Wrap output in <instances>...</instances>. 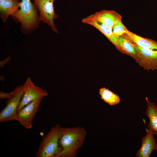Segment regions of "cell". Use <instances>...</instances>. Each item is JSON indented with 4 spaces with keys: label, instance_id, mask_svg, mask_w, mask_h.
<instances>
[{
    "label": "cell",
    "instance_id": "cell-1",
    "mask_svg": "<svg viewBox=\"0 0 157 157\" xmlns=\"http://www.w3.org/2000/svg\"><path fill=\"white\" fill-rule=\"evenodd\" d=\"M87 134L83 127L61 128L59 141L61 151L56 157H75L84 144Z\"/></svg>",
    "mask_w": 157,
    "mask_h": 157
},
{
    "label": "cell",
    "instance_id": "cell-2",
    "mask_svg": "<svg viewBox=\"0 0 157 157\" xmlns=\"http://www.w3.org/2000/svg\"><path fill=\"white\" fill-rule=\"evenodd\" d=\"M38 10L30 0H22L20 9L11 16L15 21L21 24L22 32L28 33L39 26L40 21Z\"/></svg>",
    "mask_w": 157,
    "mask_h": 157
},
{
    "label": "cell",
    "instance_id": "cell-3",
    "mask_svg": "<svg viewBox=\"0 0 157 157\" xmlns=\"http://www.w3.org/2000/svg\"><path fill=\"white\" fill-rule=\"evenodd\" d=\"M61 128L57 124L52 127L44 137L35 154L37 157H56L61 151L59 141L61 134Z\"/></svg>",
    "mask_w": 157,
    "mask_h": 157
},
{
    "label": "cell",
    "instance_id": "cell-4",
    "mask_svg": "<svg viewBox=\"0 0 157 157\" xmlns=\"http://www.w3.org/2000/svg\"><path fill=\"white\" fill-rule=\"evenodd\" d=\"M23 93L22 85L17 86L10 92H0V98L7 99V105L0 113V123L15 120Z\"/></svg>",
    "mask_w": 157,
    "mask_h": 157
},
{
    "label": "cell",
    "instance_id": "cell-5",
    "mask_svg": "<svg viewBox=\"0 0 157 157\" xmlns=\"http://www.w3.org/2000/svg\"><path fill=\"white\" fill-rule=\"evenodd\" d=\"M33 4L39 12L40 21L46 23L51 30L56 33L59 31L54 22V19L58 17L55 13L54 2L56 0H32Z\"/></svg>",
    "mask_w": 157,
    "mask_h": 157
},
{
    "label": "cell",
    "instance_id": "cell-6",
    "mask_svg": "<svg viewBox=\"0 0 157 157\" xmlns=\"http://www.w3.org/2000/svg\"><path fill=\"white\" fill-rule=\"evenodd\" d=\"M133 43L136 52L133 59L136 63L145 70H157V50L143 48Z\"/></svg>",
    "mask_w": 157,
    "mask_h": 157
},
{
    "label": "cell",
    "instance_id": "cell-7",
    "mask_svg": "<svg viewBox=\"0 0 157 157\" xmlns=\"http://www.w3.org/2000/svg\"><path fill=\"white\" fill-rule=\"evenodd\" d=\"M23 94L18 109V112L30 102L42 99L48 95L47 92L42 88L35 85L28 77L22 85Z\"/></svg>",
    "mask_w": 157,
    "mask_h": 157
},
{
    "label": "cell",
    "instance_id": "cell-8",
    "mask_svg": "<svg viewBox=\"0 0 157 157\" xmlns=\"http://www.w3.org/2000/svg\"><path fill=\"white\" fill-rule=\"evenodd\" d=\"M42 99L33 101L20 110L15 120L27 129L32 128L33 119L38 110Z\"/></svg>",
    "mask_w": 157,
    "mask_h": 157
},
{
    "label": "cell",
    "instance_id": "cell-9",
    "mask_svg": "<svg viewBox=\"0 0 157 157\" xmlns=\"http://www.w3.org/2000/svg\"><path fill=\"white\" fill-rule=\"evenodd\" d=\"M82 22L83 23L91 25L99 30L105 35L115 46L116 48L119 50L118 36L113 33L112 28L100 21L94 14L83 18Z\"/></svg>",
    "mask_w": 157,
    "mask_h": 157
},
{
    "label": "cell",
    "instance_id": "cell-10",
    "mask_svg": "<svg viewBox=\"0 0 157 157\" xmlns=\"http://www.w3.org/2000/svg\"><path fill=\"white\" fill-rule=\"evenodd\" d=\"M147 134L142 140V145L137 151V157H149L152 152L157 150V144L154 138L155 132L148 128Z\"/></svg>",
    "mask_w": 157,
    "mask_h": 157
},
{
    "label": "cell",
    "instance_id": "cell-11",
    "mask_svg": "<svg viewBox=\"0 0 157 157\" xmlns=\"http://www.w3.org/2000/svg\"><path fill=\"white\" fill-rule=\"evenodd\" d=\"M20 4L18 0H0V16L3 22L19 10Z\"/></svg>",
    "mask_w": 157,
    "mask_h": 157
},
{
    "label": "cell",
    "instance_id": "cell-12",
    "mask_svg": "<svg viewBox=\"0 0 157 157\" xmlns=\"http://www.w3.org/2000/svg\"><path fill=\"white\" fill-rule=\"evenodd\" d=\"M124 35L130 41L142 48L157 50L156 41L141 37L129 30Z\"/></svg>",
    "mask_w": 157,
    "mask_h": 157
},
{
    "label": "cell",
    "instance_id": "cell-13",
    "mask_svg": "<svg viewBox=\"0 0 157 157\" xmlns=\"http://www.w3.org/2000/svg\"><path fill=\"white\" fill-rule=\"evenodd\" d=\"M94 14L100 21L112 28L117 22L122 18L121 15L114 10H103Z\"/></svg>",
    "mask_w": 157,
    "mask_h": 157
},
{
    "label": "cell",
    "instance_id": "cell-14",
    "mask_svg": "<svg viewBox=\"0 0 157 157\" xmlns=\"http://www.w3.org/2000/svg\"><path fill=\"white\" fill-rule=\"evenodd\" d=\"M145 99L147 104L145 114L149 119L148 128L155 133L157 132V107L149 100L147 97H146Z\"/></svg>",
    "mask_w": 157,
    "mask_h": 157
},
{
    "label": "cell",
    "instance_id": "cell-15",
    "mask_svg": "<svg viewBox=\"0 0 157 157\" xmlns=\"http://www.w3.org/2000/svg\"><path fill=\"white\" fill-rule=\"evenodd\" d=\"M118 40L119 46V51L134 59L136 52L133 43L130 41L124 34L118 36Z\"/></svg>",
    "mask_w": 157,
    "mask_h": 157
},
{
    "label": "cell",
    "instance_id": "cell-16",
    "mask_svg": "<svg viewBox=\"0 0 157 157\" xmlns=\"http://www.w3.org/2000/svg\"><path fill=\"white\" fill-rule=\"evenodd\" d=\"M99 94L101 98L110 106L117 105L120 101V98L118 95L105 87L99 89Z\"/></svg>",
    "mask_w": 157,
    "mask_h": 157
},
{
    "label": "cell",
    "instance_id": "cell-17",
    "mask_svg": "<svg viewBox=\"0 0 157 157\" xmlns=\"http://www.w3.org/2000/svg\"><path fill=\"white\" fill-rule=\"evenodd\" d=\"M113 33L117 36L122 35L126 33L128 30L122 23L121 19L118 20L113 28Z\"/></svg>",
    "mask_w": 157,
    "mask_h": 157
},
{
    "label": "cell",
    "instance_id": "cell-18",
    "mask_svg": "<svg viewBox=\"0 0 157 157\" xmlns=\"http://www.w3.org/2000/svg\"><path fill=\"white\" fill-rule=\"evenodd\" d=\"M10 57H8L5 60H3L5 62L3 63L1 66H0L1 67H2L3 65L6 63V62L7 63L8 61L10 60Z\"/></svg>",
    "mask_w": 157,
    "mask_h": 157
},
{
    "label": "cell",
    "instance_id": "cell-19",
    "mask_svg": "<svg viewBox=\"0 0 157 157\" xmlns=\"http://www.w3.org/2000/svg\"><path fill=\"white\" fill-rule=\"evenodd\" d=\"M155 134H156V135H157V132L155 133Z\"/></svg>",
    "mask_w": 157,
    "mask_h": 157
}]
</instances>
